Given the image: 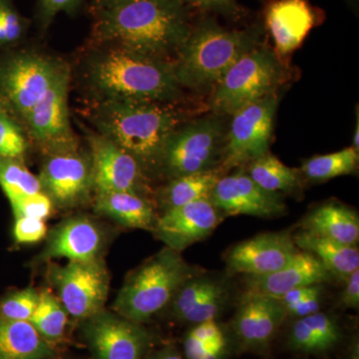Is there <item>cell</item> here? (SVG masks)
Instances as JSON below:
<instances>
[{
    "instance_id": "1f68e13d",
    "label": "cell",
    "mask_w": 359,
    "mask_h": 359,
    "mask_svg": "<svg viewBox=\"0 0 359 359\" xmlns=\"http://www.w3.org/2000/svg\"><path fill=\"white\" fill-rule=\"evenodd\" d=\"M27 150V142L13 115L0 104V158L21 159Z\"/></svg>"
},
{
    "instance_id": "5bb4252c",
    "label": "cell",
    "mask_w": 359,
    "mask_h": 359,
    "mask_svg": "<svg viewBox=\"0 0 359 359\" xmlns=\"http://www.w3.org/2000/svg\"><path fill=\"white\" fill-rule=\"evenodd\" d=\"M39 179L42 192L63 209L83 204L94 191L91 161L77 148L49 153Z\"/></svg>"
},
{
    "instance_id": "5b68a950",
    "label": "cell",
    "mask_w": 359,
    "mask_h": 359,
    "mask_svg": "<svg viewBox=\"0 0 359 359\" xmlns=\"http://www.w3.org/2000/svg\"><path fill=\"white\" fill-rule=\"evenodd\" d=\"M193 271L176 250L165 248L134 271L116 297L113 309L123 318L143 323L169 306Z\"/></svg>"
},
{
    "instance_id": "603a6c76",
    "label": "cell",
    "mask_w": 359,
    "mask_h": 359,
    "mask_svg": "<svg viewBox=\"0 0 359 359\" xmlns=\"http://www.w3.org/2000/svg\"><path fill=\"white\" fill-rule=\"evenodd\" d=\"M302 228L340 244L356 245L359 240L358 214L339 203L330 202L313 209L302 221Z\"/></svg>"
},
{
    "instance_id": "9a60e30c",
    "label": "cell",
    "mask_w": 359,
    "mask_h": 359,
    "mask_svg": "<svg viewBox=\"0 0 359 359\" xmlns=\"http://www.w3.org/2000/svg\"><path fill=\"white\" fill-rule=\"evenodd\" d=\"M221 221L222 212L211 200H201L167 210L158 217L153 231L167 248L181 252L209 237Z\"/></svg>"
},
{
    "instance_id": "8992f818",
    "label": "cell",
    "mask_w": 359,
    "mask_h": 359,
    "mask_svg": "<svg viewBox=\"0 0 359 359\" xmlns=\"http://www.w3.org/2000/svg\"><path fill=\"white\" fill-rule=\"evenodd\" d=\"M283 79V67L275 52L257 46L238 59L216 85L211 108L233 115L245 106L275 93Z\"/></svg>"
},
{
    "instance_id": "b9f144b4",
    "label": "cell",
    "mask_w": 359,
    "mask_h": 359,
    "mask_svg": "<svg viewBox=\"0 0 359 359\" xmlns=\"http://www.w3.org/2000/svg\"><path fill=\"white\" fill-rule=\"evenodd\" d=\"M189 334L204 342L211 341V340L224 334L216 320H207L204 323H198L195 327L189 332Z\"/></svg>"
},
{
    "instance_id": "f546056e",
    "label": "cell",
    "mask_w": 359,
    "mask_h": 359,
    "mask_svg": "<svg viewBox=\"0 0 359 359\" xmlns=\"http://www.w3.org/2000/svg\"><path fill=\"white\" fill-rule=\"evenodd\" d=\"M358 164V151L351 146L332 154L314 156L304 163L302 171L311 181L323 182L353 173Z\"/></svg>"
},
{
    "instance_id": "d4e9b609",
    "label": "cell",
    "mask_w": 359,
    "mask_h": 359,
    "mask_svg": "<svg viewBox=\"0 0 359 359\" xmlns=\"http://www.w3.org/2000/svg\"><path fill=\"white\" fill-rule=\"evenodd\" d=\"M292 240L297 248L320 259L334 276L346 280L347 276L359 269L356 245L340 244L304 230L299 231Z\"/></svg>"
},
{
    "instance_id": "4dcf8cb0",
    "label": "cell",
    "mask_w": 359,
    "mask_h": 359,
    "mask_svg": "<svg viewBox=\"0 0 359 359\" xmlns=\"http://www.w3.org/2000/svg\"><path fill=\"white\" fill-rule=\"evenodd\" d=\"M0 187L8 201L42 191L39 177L15 158H0Z\"/></svg>"
},
{
    "instance_id": "60d3db41",
    "label": "cell",
    "mask_w": 359,
    "mask_h": 359,
    "mask_svg": "<svg viewBox=\"0 0 359 359\" xmlns=\"http://www.w3.org/2000/svg\"><path fill=\"white\" fill-rule=\"evenodd\" d=\"M346 285L342 292L340 302L346 308L358 309L359 306V269L346 278Z\"/></svg>"
},
{
    "instance_id": "484cf974",
    "label": "cell",
    "mask_w": 359,
    "mask_h": 359,
    "mask_svg": "<svg viewBox=\"0 0 359 359\" xmlns=\"http://www.w3.org/2000/svg\"><path fill=\"white\" fill-rule=\"evenodd\" d=\"M340 337L337 321L318 311L295 321L290 330L289 346L304 353H325L339 344Z\"/></svg>"
},
{
    "instance_id": "bcb514c9",
    "label": "cell",
    "mask_w": 359,
    "mask_h": 359,
    "mask_svg": "<svg viewBox=\"0 0 359 359\" xmlns=\"http://www.w3.org/2000/svg\"><path fill=\"white\" fill-rule=\"evenodd\" d=\"M356 128L355 131H354L353 134V147L355 149V150L358 151L359 148V142H358V135H359V118L358 115V118H356Z\"/></svg>"
},
{
    "instance_id": "e575fe53",
    "label": "cell",
    "mask_w": 359,
    "mask_h": 359,
    "mask_svg": "<svg viewBox=\"0 0 359 359\" xmlns=\"http://www.w3.org/2000/svg\"><path fill=\"white\" fill-rule=\"evenodd\" d=\"M39 302L36 290L25 289L8 295L0 302V316L8 320L29 321Z\"/></svg>"
},
{
    "instance_id": "836d02e7",
    "label": "cell",
    "mask_w": 359,
    "mask_h": 359,
    "mask_svg": "<svg viewBox=\"0 0 359 359\" xmlns=\"http://www.w3.org/2000/svg\"><path fill=\"white\" fill-rule=\"evenodd\" d=\"M27 20L11 0H0V47L20 42L27 30Z\"/></svg>"
},
{
    "instance_id": "4316f807",
    "label": "cell",
    "mask_w": 359,
    "mask_h": 359,
    "mask_svg": "<svg viewBox=\"0 0 359 359\" xmlns=\"http://www.w3.org/2000/svg\"><path fill=\"white\" fill-rule=\"evenodd\" d=\"M219 178V170L212 169L171 179L161 191V207L165 212L197 201L211 199L212 191Z\"/></svg>"
},
{
    "instance_id": "f35d334b",
    "label": "cell",
    "mask_w": 359,
    "mask_h": 359,
    "mask_svg": "<svg viewBox=\"0 0 359 359\" xmlns=\"http://www.w3.org/2000/svg\"><path fill=\"white\" fill-rule=\"evenodd\" d=\"M185 6H192L223 14L228 18H238L241 14V7L237 0H180Z\"/></svg>"
},
{
    "instance_id": "9c48e42d",
    "label": "cell",
    "mask_w": 359,
    "mask_h": 359,
    "mask_svg": "<svg viewBox=\"0 0 359 359\" xmlns=\"http://www.w3.org/2000/svg\"><path fill=\"white\" fill-rule=\"evenodd\" d=\"M49 280L57 297L72 318L83 320L104 309L109 294L110 276L101 257L88 262L52 264Z\"/></svg>"
},
{
    "instance_id": "44dd1931",
    "label": "cell",
    "mask_w": 359,
    "mask_h": 359,
    "mask_svg": "<svg viewBox=\"0 0 359 359\" xmlns=\"http://www.w3.org/2000/svg\"><path fill=\"white\" fill-rule=\"evenodd\" d=\"M285 309L278 299L269 297L243 299L233 327L245 346L259 348L268 346L285 320Z\"/></svg>"
},
{
    "instance_id": "ab89813d",
    "label": "cell",
    "mask_w": 359,
    "mask_h": 359,
    "mask_svg": "<svg viewBox=\"0 0 359 359\" xmlns=\"http://www.w3.org/2000/svg\"><path fill=\"white\" fill-rule=\"evenodd\" d=\"M321 294H323V289H321L320 285L316 292L306 297V299L297 302L294 306L285 309V313H287V316L289 314V316L301 318L318 313L320 309Z\"/></svg>"
},
{
    "instance_id": "8d00e7d4",
    "label": "cell",
    "mask_w": 359,
    "mask_h": 359,
    "mask_svg": "<svg viewBox=\"0 0 359 359\" xmlns=\"http://www.w3.org/2000/svg\"><path fill=\"white\" fill-rule=\"evenodd\" d=\"M47 226L44 219L15 218L13 226V236L16 242L20 244H35L43 240L47 236Z\"/></svg>"
},
{
    "instance_id": "d6986e66",
    "label": "cell",
    "mask_w": 359,
    "mask_h": 359,
    "mask_svg": "<svg viewBox=\"0 0 359 359\" xmlns=\"http://www.w3.org/2000/svg\"><path fill=\"white\" fill-rule=\"evenodd\" d=\"M104 235L95 222L75 217L61 222L47 237L42 259H67L68 262H88L100 257Z\"/></svg>"
},
{
    "instance_id": "ac0fdd59",
    "label": "cell",
    "mask_w": 359,
    "mask_h": 359,
    "mask_svg": "<svg viewBox=\"0 0 359 359\" xmlns=\"http://www.w3.org/2000/svg\"><path fill=\"white\" fill-rule=\"evenodd\" d=\"M332 273L320 259L304 250H297L283 268L269 275L249 276L243 299L269 297L278 299L290 290L330 282Z\"/></svg>"
},
{
    "instance_id": "4fadbf2b",
    "label": "cell",
    "mask_w": 359,
    "mask_h": 359,
    "mask_svg": "<svg viewBox=\"0 0 359 359\" xmlns=\"http://www.w3.org/2000/svg\"><path fill=\"white\" fill-rule=\"evenodd\" d=\"M95 193L127 192L147 198V174L129 153L101 134L89 136Z\"/></svg>"
},
{
    "instance_id": "f6af8a7d",
    "label": "cell",
    "mask_w": 359,
    "mask_h": 359,
    "mask_svg": "<svg viewBox=\"0 0 359 359\" xmlns=\"http://www.w3.org/2000/svg\"><path fill=\"white\" fill-rule=\"evenodd\" d=\"M130 1H134V0H91L92 9L95 13Z\"/></svg>"
},
{
    "instance_id": "74e56055",
    "label": "cell",
    "mask_w": 359,
    "mask_h": 359,
    "mask_svg": "<svg viewBox=\"0 0 359 359\" xmlns=\"http://www.w3.org/2000/svg\"><path fill=\"white\" fill-rule=\"evenodd\" d=\"M83 0H37V18L41 27L50 25L57 14L74 13Z\"/></svg>"
},
{
    "instance_id": "3957f363",
    "label": "cell",
    "mask_w": 359,
    "mask_h": 359,
    "mask_svg": "<svg viewBox=\"0 0 359 359\" xmlns=\"http://www.w3.org/2000/svg\"><path fill=\"white\" fill-rule=\"evenodd\" d=\"M87 61L90 86L105 99L167 103L179 95L174 65L114 46H99Z\"/></svg>"
},
{
    "instance_id": "30bf717a",
    "label": "cell",
    "mask_w": 359,
    "mask_h": 359,
    "mask_svg": "<svg viewBox=\"0 0 359 359\" xmlns=\"http://www.w3.org/2000/svg\"><path fill=\"white\" fill-rule=\"evenodd\" d=\"M278 98L276 93L233 113L223 150V169L241 166L266 155L273 134Z\"/></svg>"
},
{
    "instance_id": "7c38bea8",
    "label": "cell",
    "mask_w": 359,
    "mask_h": 359,
    "mask_svg": "<svg viewBox=\"0 0 359 359\" xmlns=\"http://www.w3.org/2000/svg\"><path fill=\"white\" fill-rule=\"evenodd\" d=\"M70 71L63 65L53 84L35 104L26 118L30 135L49 153L77 148L68 110Z\"/></svg>"
},
{
    "instance_id": "d6a6232c",
    "label": "cell",
    "mask_w": 359,
    "mask_h": 359,
    "mask_svg": "<svg viewBox=\"0 0 359 359\" xmlns=\"http://www.w3.org/2000/svg\"><path fill=\"white\" fill-rule=\"evenodd\" d=\"M226 287L216 280L209 292H205L180 320L198 325L204 321L216 320L226 304Z\"/></svg>"
},
{
    "instance_id": "7bdbcfd3",
    "label": "cell",
    "mask_w": 359,
    "mask_h": 359,
    "mask_svg": "<svg viewBox=\"0 0 359 359\" xmlns=\"http://www.w3.org/2000/svg\"><path fill=\"white\" fill-rule=\"evenodd\" d=\"M320 285H309V287H299V289L290 290L287 294H283L282 297H278L276 299H278V302L282 304L283 309H287L313 294Z\"/></svg>"
},
{
    "instance_id": "7402d4cb",
    "label": "cell",
    "mask_w": 359,
    "mask_h": 359,
    "mask_svg": "<svg viewBox=\"0 0 359 359\" xmlns=\"http://www.w3.org/2000/svg\"><path fill=\"white\" fill-rule=\"evenodd\" d=\"M94 208L97 212L132 229L154 231V208L147 198L127 192L96 193Z\"/></svg>"
},
{
    "instance_id": "cb8c5ba5",
    "label": "cell",
    "mask_w": 359,
    "mask_h": 359,
    "mask_svg": "<svg viewBox=\"0 0 359 359\" xmlns=\"http://www.w3.org/2000/svg\"><path fill=\"white\" fill-rule=\"evenodd\" d=\"M53 347L29 321L0 316V359H52Z\"/></svg>"
},
{
    "instance_id": "f1b7e54d",
    "label": "cell",
    "mask_w": 359,
    "mask_h": 359,
    "mask_svg": "<svg viewBox=\"0 0 359 359\" xmlns=\"http://www.w3.org/2000/svg\"><path fill=\"white\" fill-rule=\"evenodd\" d=\"M67 311L57 297L48 290L39 292V302L29 323L49 344L58 341L65 335L68 321Z\"/></svg>"
},
{
    "instance_id": "2e32d148",
    "label": "cell",
    "mask_w": 359,
    "mask_h": 359,
    "mask_svg": "<svg viewBox=\"0 0 359 359\" xmlns=\"http://www.w3.org/2000/svg\"><path fill=\"white\" fill-rule=\"evenodd\" d=\"M210 200L222 214L230 216L273 218L283 214L285 210L278 193L264 190L244 172L221 177Z\"/></svg>"
},
{
    "instance_id": "277c9868",
    "label": "cell",
    "mask_w": 359,
    "mask_h": 359,
    "mask_svg": "<svg viewBox=\"0 0 359 359\" xmlns=\"http://www.w3.org/2000/svg\"><path fill=\"white\" fill-rule=\"evenodd\" d=\"M259 35L257 28L229 30L214 18L201 21L173 65L179 84L193 89L216 86L238 59L259 46Z\"/></svg>"
},
{
    "instance_id": "83f0119b",
    "label": "cell",
    "mask_w": 359,
    "mask_h": 359,
    "mask_svg": "<svg viewBox=\"0 0 359 359\" xmlns=\"http://www.w3.org/2000/svg\"><path fill=\"white\" fill-rule=\"evenodd\" d=\"M249 176L271 193L292 192L301 185L297 172L269 153L250 162Z\"/></svg>"
},
{
    "instance_id": "ba28073f",
    "label": "cell",
    "mask_w": 359,
    "mask_h": 359,
    "mask_svg": "<svg viewBox=\"0 0 359 359\" xmlns=\"http://www.w3.org/2000/svg\"><path fill=\"white\" fill-rule=\"evenodd\" d=\"M65 63L35 52H18L0 63V104L25 122Z\"/></svg>"
},
{
    "instance_id": "8fae6325",
    "label": "cell",
    "mask_w": 359,
    "mask_h": 359,
    "mask_svg": "<svg viewBox=\"0 0 359 359\" xmlns=\"http://www.w3.org/2000/svg\"><path fill=\"white\" fill-rule=\"evenodd\" d=\"M82 321V335L94 359H143L151 335L141 323L105 309Z\"/></svg>"
},
{
    "instance_id": "7a4b0ae2",
    "label": "cell",
    "mask_w": 359,
    "mask_h": 359,
    "mask_svg": "<svg viewBox=\"0 0 359 359\" xmlns=\"http://www.w3.org/2000/svg\"><path fill=\"white\" fill-rule=\"evenodd\" d=\"M94 121L99 134L129 153L148 174L159 172L165 145L181 118L166 103L105 99L98 104Z\"/></svg>"
},
{
    "instance_id": "ee69618b",
    "label": "cell",
    "mask_w": 359,
    "mask_h": 359,
    "mask_svg": "<svg viewBox=\"0 0 359 359\" xmlns=\"http://www.w3.org/2000/svg\"><path fill=\"white\" fill-rule=\"evenodd\" d=\"M146 359H184L183 356L181 355L174 348V347L168 346L164 348L159 349V351H155L152 354L148 356Z\"/></svg>"
},
{
    "instance_id": "52a82bcc",
    "label": "cell",
    "mask_w": 359,
    "mask_h": 359,
    "mask_svg": "<svg viewBox=\"0 0 359 359\" xmlns=\"http://www.w3.org/2000/svg\"><path fill=\"white\" fill-rule=\"evenodd\" d=\"M223 123L217 118H204L177 128L168 139L159 172L170 179L215 169L223 154Z\"/></svg>"
},
{
    "instance_id": "ffe728a7",
    "label": "cell",
    "mask_w": 359,
    "mask_h": 359,
    "mask_svg": "<svg viewBox=\"0 0 359 359\" xmlns=\"http://www.w3.org/2000/svg\"><path fill=\"white\" fill-rule=\"evenodd\" d=\"M316 22L318 13L309 0H273L266 6V27L282 55L299 48Z\"/></svg>"
},
{
    "instance_id": "6da1fadb",
    "label": "cell",
    "mask_w": 359,
    "mask_h": 359,
    "mask_svg": "<svg viewBox=\"0 0 359 359\" xmlns=\"http://www.w3.org/2000/svg\"><path fill=\"white\" fill-rule=\"evenodd\" d=\"M94 14L92 37L98 46L162 60L179 52L192 30L180 0H134Z\"/></svg>"
},
{
    "instance_id": "d590c367",
    "label": "cell",
    "mask_w": 359,
    "mask_h": 359,
    "mask_svg": "<svg viewBox=\"0 0 359 359\" xmlns=\"http://www.w3.org/2000/svg\"><path fill=\"white\" fill-rule=\"evenodd\" d=\"M15 218L26 217L44 219L50 216L53 210V203L44 192L20 196L9 201Z\"/></svg>"
},
{
    "instance_id": "e0dca14e",
    "label": "cell",
    "mask_w": 359,
    "mask_h": 359,
    "mask_svg": "<svg viewBox=\"0 0 359 359\" xmlns=\"http://www.w3.org/2000/svg\"><path fill=\"white\" fill-rule=\"evenodd\" d=\"M297 252L289 233H263L233 247L226 257V264L233 273L269 275L283 268Z\"/></svg>"
}]
</instances>
